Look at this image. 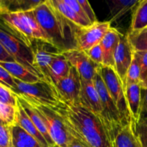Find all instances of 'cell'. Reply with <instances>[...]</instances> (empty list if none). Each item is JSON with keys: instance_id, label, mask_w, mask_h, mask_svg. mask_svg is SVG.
Wrapping results in <instances>:
<instances>
[{"instance_id": "cell-2", "label": "cell", "mask_w": 147, "mask_h": 147, "mask_svg": "<svg viewBox=\"0 0 147 147\" xmlns=\"http://www.w3.org/2000/svg\"><path fill=\"white\" fill-rule=\"evenodd\" d=\"M49 42L62 53L77 49L76 36L80 27L63 17L51 4L50 0H45L33 9Z\"/></svg>"}, {"instance_id": "cell-30", "label": "cell", "mask_w": 147, "mask_h": 147, "mask_svg": "<svg viewBox=\"0 0 147 147\" xmlns=\"http://www.w3.org/2000/svg\"><path fill=\"white\" fill-rule=\"evenodd\" d=\"M0 147H12L11 126L0 124Z\"/></svg>"}, {"instance_id": "cell-8", "label": "cell", "mask_w": 147, "mask_h": 147, "mask_svg": "<svg viewBox=\"0 0 147 147\" xmlns=\"http://www.w3.org/2000/svg\"><path fill=\"white\" fill-rule=\"evenodd\" d=\"M33 53V66L40 77L54 85L50 72V66L54 57L62 53L53 44L41 40H34L31 45Z\"/></svg>"}, {"instance_id": "cell-28", "label": "cell", "mask_w": 147, "mask_h": 147, "mask_svg": "<svg viewBox=\"0 0 147 147\" xmlns=\"http://www.w3.org/2000/svg\"><path fill=\"white\" fill-rule=\"evenodd\" d=\"M136 83H141V69L139 60L134 53L133 60L126 75V88L129 85L136 84Z\"/></svg>"}, {"instance_id": "cell-37", "label": "cell", "mask_w": 147, "mask_h": 147, "mask_svg": "<svg viewBox=\"0 0 147 147\" xmlns=\"http://www.w3.org/2000/svg\"><path fill=\"white\" fill-rule=\"evenodd\" d=\"M64 1L67 4V5L70 6V7H71V8L73 9L74 10V11H76L82 19H83L84 20H86V21L90 23L88 18L87 16H86V13L83 11L81 5H80V3H79L78 0H64ZM90 24H91V23H90Z\"/></svg>"}, {"instance_id": "cell-15", "label": "cell", "mask_w": 147, "mask_h": 147, "mask_svg": "<svg viewBox=\"0 0 147 147\" xmlns=\"http://www.w3.org/2000/svg\"><path fill=\"white\" fill-rule=\"evenodd\" d=\"M122 35L116 29L111 27L103 37L100 43L103 50V66L114 68V54Z\"/></svg>"}, {"instance_id": "cell-10", "label": "cell", "mask_w": 147, "mask_h": 147, "mask_svg": "<svg viewBox=\"0 0 147 147\" xmlns=\"http://www.w3.org/2000/svg\"><path fill=\"white\" fill-rule=\"evenodd\" d=\"M0 17L27 45L31 47L34 39L27 11H8Z\"/></svg>"}, {"instance_id": "cell-29", "label": "cell", "mask_w": 147, "mask_h": 147, "mask_svg": "<svg viewBox=\"0 0 147 147\" xmlns=\"http://www.w3.org/2000/svg\"><path fill=\"white\" fill-rule=\"evenodd\" d=\"M0 85L7 88L14 94L19 95L18 89L14 78L6 69H4L1 65H0Z\"/></svg>"}, {"instance_id": "cell-5", "label": "cell", "mask_w": 147, "mask_h": 147, "mask_svg": "<svg viewBox=\"0 0 147 147\" xmlns=\"http://www.w3.org/2000/svg\"><path fill=\"white\" fill-rule=\"evenodd\" d=\"M93 82L101 102L102 109H103L102 119L113 142V139L117 132L123 126H124L121 116L117 106H116L114 101L112 99L110 93L106 88V85L100 74V70L96 73L93 79Z\"/></svg>"}, {"instance_id": "cell-3", "label": "cell", "mask_w": 147, "mask_h": 147, "mask_svg": "<svg viewBox=\"0 0 147 147\" xmlns=\"http://www.w3.org/2000/svg\"><path fill=\"white\" fill-rule=\"evenodd\" d=\"M0 42L7 50V53L14 58L15 62L22 65L30 71L40 76L33 66V53L32 48L27 45L13 32L9 26L1 17H0Z\"/></svg>"}, {"instance_id": "cell-35", "label": "cell", "mask_w": 147, "mask_h": 147, "mask_svg": "<svg viewBox=\"0 0 147 147\" xmlns=\"http://www.w3.org/2000/svg\"><path fill=\"white\" fill-rule=\"evenodd\" d=\"M78 1L80 5H81L84 12L86 13L87 17L88 18L89 21L90 22V23L91 24H94V23L97 22V17H96V14H95L94 11L92 9L90 3L87 0H78Z\"/></svg>"}, {"instance_id": "cell-13", "label": "cell", "mask_w": 147, "mask_h": 147, "mask_svg": "<svg viewBox=\"0 0 147 147\" xmlns=\"http://www.w3.org/2000/svg\"><path fill=\"white\" fill-rule=\"evenodd\" d=\"M55 88L63 101L70 104H79L81 78L73 66H71L68 76L60 80L55 85Z\"/></svg>"}, {"instance_id": "cell-16", "label": "cell", "mask_w": 147, "mask_h": 147, "mask_svg": "<svg viewBox=\"0 0 147 147\" xmlns=\"http://www.w3.org/2000/svg\"><path fill=\"white\" fill-rule=\"evenodd\" d=\"M17 100L20 103V104L21 105L22 107L23 108L25 113L30 117V119H31L34 126L38 129L39 131L44 136V138L47 141L50 147H54L55 146V144L54 142H53V139L50 137V134H49L48 131H47L45 123L44 120L42 119V116L39 113L37 109L32 104L31 102L29 101L27 99H26L23 96H17Z\"/></svg>"}, {"instance_id": "cell-25", "label": "cell", "mask_w": 147, "mask_h": 147, "mask_svg": "<svg viewBox=\"0 0 147 147\" xmlns=\"http://www.w3.org/2000/svg\"><path fill=\"white\" fill-rule=\"evenodd\" d=\"M147 27V0L139 1L132 17L129 32H139Z\"/></svg>"}, {"instance_id": "cell-40", "label": "cell", "mask_w": 147, "mask_h": 147, "mask_svg": "<svg viewBox=\"0 0 147 147\" xmlns=\"http://www.w3.org/2000/svg\"><path fill=\"white\" fill-rule=\"evenodd\" d=\"M142 85V88H147V78L145 79V80L144 82H142L141 83Z\"/></svg>"}, {"instance_id": "cell-24", "label": "cell", "mask_w": 147, "mask_h": 147, "mask_svg": "<svg viewBox=\"0 0 147 147\" xmlns=\"http://www.w3.org/2000/svg\"><path fill=\"white\" fill-rule=\"evenodd\" d=\"M12 147H42L38 141L18 125L11 126Z\"/></svg>"}, {"instance_id": "cell-11", "label": "cell", "mask_w": 147, "mask_h": 147, "mask_svg": "<svg viewBox=\"0 0 147 147\" xmlns=\"http://www.w3.org/2000/svg\"><path fill=\"white\" fill-rule=\"evenodd\" d=\"M70 65L76 68L81 80H93L101 65L96 64L88 57L86 52L73 49L63 53Z\"/></svg>"}, {"instance_id": "cell-17", "label": "cell", "mask_w": 147, "mask_h": 147, "mask_svg": "<svg viewBox=\"0 0 147 147\" xmlns=\"http://www.w3.org/2000/svg\"><path fill=\"white\" fill-rule=\"evenodd\" d=\"M113 144V147H143L132 121L117 132Z\"/></svg>"}, {"instance_id": "cell-22", "label": "cell", "mask_w": 147, "mask_h": 147, "mask_svg": "<svg viewBox=\"0 0 147 147\" xmlns=\"http://www.w3.org/2000/svg\"><path fill=\"white\" fill-rule=\"evenodd\" d=\"M139 1L138 0H114L108 2L110 9L109 20L111 23L116 22L121 17L136 8Z\"/></svg>"}, {"instance_id": "cell-42", "label": "cell", "mask_w": 147, "mask_h": 147, "mask_svg": "<svg viewBox=\"0 0 147 147\" xmlns=\"http://www.w3.org/2000/svg\"><path fill=\"white\" fill-rule=\"evenodd\" d=\"M54 147H60V146H57V145H55V146Z\"/></svg>"}, {"instance_id": "cell-6", "label": "cell", "mask_w": 147, "mask_h": 147, "mask_svg": "<svg viewBox=\"0 0 147 147\" xmlns=\"http://www.w3.org/2000/svg\"><path fill=\"white\" fill-rule=\"evenodd\" d=\"M31 103L42 116L49 134L55 144L60 147H69L72 135L63 118L50 108L36 104L32 102Z\"/></svg>"}, {"instance_id": "cell-26", "label": "cell", "mask_w": 147, "mask_h": 147, "mask_svg": "<svg viewBox=\"0 0 147 147\" xmlns=\"http://www.w3.org/2000/svg\"><path fill=\"white\" fill-rule=\"evenodd\" d=\"M127 37L134 52L147 51V30L129 32Z\"/></svg>"}, {"instance_id": "cell-20", "label": "cell", "mask_w": 147, "mask_h": 147, "mask_svg": "<svg viewBox=\"0 0 147 147\" xmlns=\"http://www.w3.org/2000/svg\"><path fill=\"white\" fill-rule=\"evenodd\" d=\"M0 65L6 69L14 78L24 83H33L42 80L40 76L17 62H0Z\"/></svg>"}, {"instance_id": "cell-39", "label": "cell", "mask_w": 147, "mask_h": 147, "mask_svg": "<svg viewBox=\"0 0 147 147\" xmlns=\"http://www.w3.org/2000/svg\"><path fill=\"white\" fill-rule=\"evenodd\" d=\"M69 147H88L86 144H85L83 142L80 141L79 139H76L73 136H72L71 141L70 142Z\"/></svg>"}, {"instance_id": "cell-34", "label": "cell", "mask_w": 147, "mask_h": 147, "mask_svg": "<svg viewBox=\"0 0 147 147\" xmlns=\"http://www.w3.org/2000/svg\"><path fill=\"white\" fill-rule=\"evenodd\" d=\"M86 54L88 55V57L93 60L94 63L99 65L103 66V50L100 46V44L97 45L90 49L89 50L86 52Z\"/></svg>"}, {"instance_id": "cell-31", "label": "cell", "mask_w": 147, "mask_h": 147, "mask_svg": "<svg viewBox=\"0 0 147 147\" xmlns=\"http://www.w3.org/2000/svg\"><path fill=\"white\" fill-rule=\"evenodd\" d=\"M0 102L13 106H17V95L0 85Z\"/></svg>"}, {"instance_id": "cell-33", "label": "cell", "mask_w": 147, "mask_h": 147, "mask_svg": "<svg viewBox=\"0 0 147 147\" xmlns=\"http://www.w3.org/2000/svg\"><path fill=\"white\" fill-rule=\"evenodd\" d=\"M141 69V83L147 78V51L134 52Z\"/></svg>"}, {"instance_id": "cell-19", "label": "cell", "mask_w": 147, "mask_h": 147, "mask_svg": "<svg viewBox=\"0 0 147 147\" xmlns=\"http://www.w3.org/2000/svg\"><path fill=\"white\" fill-rule=\"evenodd\" d=\"M16 124L24 129L26 132L31 135L32 136L37 139L39 143L42 147H50L47 144V141L44 138V136L41 134L38 129H37L31 119H30L27 113H25L23 108L17 100V119H16Z\"/></svg>"}, {"instance_id": "cell-43", "label": "cell", "mask_w": 147, "mask_h": 147, "mask_svg": "<svg viewBox=\"0 0 147 147\" xmlns=\"http://www.w3.org/2000/svg\"><path fill=\"white\" fill-rule=\"evenodd\" d=\"M147 30V27H146V29H145V30Z\"/></svg>"}, {"instance_id": "cell-14", "label": "cell", "mask_w": 147, "mask_h": 147, "mask_svg": "<svg viewBox=\"0 0 147 147\" xmlns=\"http://www.w3.org/2000/svg\"><path fill=\"white\" fill-rule=\"evenodd\" d=\"M79 105L102 119L101 102L93 80H81V88L79 96ZM104 122V121H103Z\"/></svg>"}, {"instance_id": "cell-27", "label": "cell", "mask_w": 147, "mask_h": 147, "mask_svg": "<svg viewBox=\"0 0 147 147\" xmlns=\"http://www.w3.org/2000/svg\"><path fill=\"white\" fill-rule=\"evenodd\" d=\"M17 106H13L0 102V117L6 125L14 126L16 124Z\"/></svg>"}, {"instance_id": "cell-44", "label": "cell", "mask_w": 147, "mask_h": 147, "mask_svg": "<svg viewBox=\"0 0 147 147\" xmlns=\"http://www.w3.org/2000/svg\"><path fill=\"white\" fill-rule=\"evenodd\" d=\"M0 15H1V13H0Z\"/></svg>"}, {"instance_id": "cell-41", "label": "cell", "mask_w": 147, "mask_h": 147, "mask_svg": "<svg viewBox=\"0 0 147 147\" xmlns=\"http://www.w3.org/2000/svg\"><path fill=\"white\" fill-rule=\"evenodd\" d=\"M0 124H4V125H6L5 123H4V122L3 121L2 119H1V117H0Z\"/></svg>"}, {"instance_id": "cell-1", "label": "cell", "mask_w": 147, "mask_h": 147, "mask_svg": "<svg viewBox=\"0 0 147 147\" xmlns=\"http://www.w3.org/2000/svg\"><path fill=\"white\" fill-rule=\"evenodd\" d=\"M52 109L63 118L70 134L88 147H113L110 133L99 116L79 104L63 100Z\"/></svg>"}, {"instance_id": "cell-32", "label": "cell", "mask_w": 147, "mask_h": 147, "mask_svg": "<svg viewBox=\"0 0 147 147\" xmlns=\"http://www.w3.org/2000/svg\"><path fill=\"white\" fill-rule=\"evenodd\" d=\"M134 124L142 146L143 147H147V120L140 121L136 123H134Z\"/></svg>"}, {"instance_id": "cell-36", "label": "cell", "mask_w": 147, "mask_h": 147, "mask_svg": "<svg viewBox=\"0 0 147 147\" xmlns=\"http://www.w3.org/2000/svg\"><path fill=\"white\" fill-rule=\"evenodd\" d=\"M143 120H147V88H142L140 113H139V118L137 123Z\"/></svg>"}, {"instance_id": "cell-9", "label": "cell", "mask_w": 147, "mask_h": 147, "mask_svg": "<svg viewBox=\"0 0 147 147\" xmlns=\"http://www.w3.org/2000/svg\"><path fill=\"white\" fill-rule=\"evenodd\" d=\"M111 28L109 21H98L88 27L80 28L76 36L77 49L86 52L100 44Z\"/></svg>"}, {"instance_id": "cell-18", "label": "cell", "mask_w": 147, "mask_h": 147, "mask_svg": "<svg viewBox=\"0 0 147 147\" xmlns=\"http://www.w3.org/2000/svg\"><path fill=\"white\" fill-rule=\"evenodd\" d=\"M127 106L131 116L132 121L137 123L139 118L141 108V99H142V85L136 83L128 86L125 89Z\"/></svg>"}, {"instance_id": "cell-7", "label": "cell", "mask_w": 147, "mask_h": 147, "mask_svg": "<svg viewBox=\"0 0 147 147\" xmlns=\"http://www.w3.org/2000/svg\"><path fill=\"white\" fill-rule=\"evenodd\" d=\"M100 74L108 91L120 112L123 125L129 124L132 121L131 116L127 106L124 89L119 76L113 68L105 66L100 67Z\"/></svg>"}, {"instance_id": "cell-38", "label": "cell", "mask_w": 147, "mask_h": 147, "mask_svg": "<svg viewBox=\"0 0 147 147\" xmlns=\"http://www.w3.org/2000/svg\"><path fill=\"white\" fill-rule=\"evenodd\" d=\"M0 62H15L0 42Z\"/></svg>"}, {"instance_id": "cell-4", "label": "cell", "mask_w": 147, "mask_h": 147, "mask_svg": "<svg viewBox=\"0 0 147 147\" xmlns=\"http://www.w3.org/2000/svg\"><path fill=\"white\" fill-rule=\"evenodd\" d=\"M19 95L32 103L53 109L58 106L61 98L54 85L44 79L36 83H27L14 78Z\"/></svg>"}, {"instance_id": "cell-21", "label": "cell", "mask_w": 147, "mask_h": 147, "mask_svg": "<svg viewBox=\"0 0 147 147\" xmlns=\"http://www.w3.org/2000/svg\"><path fill=\"white\" fill-rule=\"evenodd\" d=\"M70 68L71 65L63 53H59L54 57L50 64V72L55 86L60 80L68 76Z\"/></svg>"}, {"instance_id": "cell-23", "label": "cell", "mask_w": 147, "mask_h": 147, "mask_svg": "<svg viewBox=\"0 0 147 147\" xmlns=\"http://www.w3.org/2000/svg\"><path fill=\"white\" fill-rule=\"evenodd\" d=\"M51 4L58 10L59 12L67 20L80 28H84L91 25L88 22L82 19L70 6L67 5L64 0H50Z\"/></svg>"}, {"instance_id": "cell-12", "label": "cell", "mask_w": 147, "mask_h": 147, "mask_svg": "<svg viewBox=\"0 0 147 147\" xmlns=\"http://www.w3.org/2000/svg\"><path fill=\"white\" fill-rule=\"evenodd\" d=\"M134 50L129 42L127 34L121 36L114 54V68L117 76L121 81L125 91L126 75L133 60Z\"/></svg>"}]
</instances>
